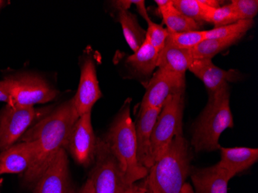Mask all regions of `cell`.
<instances>
[{
    "label": "cell",
    "mask_w": 258,
    "mask_h": 193,
    "mask_svg": "<svg viewBox=\"0 0 258 193\" xmlns=\"http://www.w3.org/2000/svg\"><path fill=\"white\" fill-rule=\"evenodd\" d=\"M8 78L11 90V106L44 104L54 99L56 91L43 78L33 75H19Z\"/></svg>",
    "instance_id": "7"
},
{
    "label": "cell",
    "mask_w": 258,
    "mask_h": 193,
    "mask_svg": "<svg viewBox=\"0 0 258 193\" xmlns=\"http://www.w3.org/2000/svg\"><path fill=\"white\" fill-rule=\"evenodd\" d=\"M220 149L221 159L217 164L234 175L247 170L258 160L257 149L220 147Z\"/></svg>",
    "instance_id": "17"
},
{
    "label": "cell",
    "mask_w": 258,
    "mask_h": 193,
    "mask_svg": "<svg viewBox=\"0 0 258 193\" xmlns=\"http://www.w3.org/2000/svg\"><path fill=\"white\" fill-rule=\"evenodd\" d=\"M172 6L185 17L197 23L207 21L211 7H207L201 0H172Z\"/></svg>",
    "instance_id": "24"
},
{
    "label": "cell",
    "mask_w": 258,
    "mask_h": 193,
    "mask_svg": "<svg viewBox=\"0 0 258 193\" xmlns=\"http://www.w3.org/2000/svg\"><path fill=\"white\" fill-rule=\"evenodd\" d=\"M146 187L143 185H136V191L134 193H146Z\"/></svg>",
    "instance_id": "33"
},
{
    "label": "cell",
    "mask_w": 258,
    "mask_h": 193,
    "mask_svg": "<svg viewBox=\"0 0 258 193\" xmlns=\"http://www.w3.org/2000/svg\"><path fill=\"white\" fill-rule=\"evenodd\" d=\"M204 40L205 31L201 30L183 33H169L166 39V45L179 49L191 50Z\"/></svg>",
    "instance_id": "25"
},
{
    "label": "cell",
    "mask_w": 258,
    "mask_h": 193,
    "mask_svg": "<svg viewBox=\"0 0 258 193\" xmlns=\"http://www.w3.org/2000/svg\"><path fill=\"white\" fill-rule=\"evenodd\" d=\"M169 33L167 29L164 28L157 23H153L152 20L148 22L146 39L159 53L166 46V39Z\"/></svg>",
    "instance_id": "27"
},
{
    "label": "cell",
    "mask_w": 258,
    "mask_h": 193,
    "mask_svg": "<svg viewBox=\"0 0 258 193\" xmlns=\"http://www.w3.org/2000/svg\"><path fill=\"white\" fill-rule=\"evenodd\" d=\"M78 193H95L92 182L89 178L87 179L86 182H85L83 186L81 187Z\"/></svg>",
    "instance_id": "30"
},
{
    "label": "cell",
    "mask_w": 258,
    "mask_h": 193,
    "mask_svg": "<svg viewBox=\"0 0 258 193\" xmlns=\"http://www.w3.org/2000/svg\"><path fill=\"white\" fill-rule=\"evenodd\" d=\"M37 145L34 141L16 144L0 153L1 173L25 172L35 160Z\"/></svg>",
    "instance_id": "14"
},
{
    "label": "cell",
    "mask_w": 258,
    "mask_h": 193,
    "mask_svg": "<svg viewBox=\"0 0 258 193\" xmlns=\"http://www.w3.org/2000/svg\"><path fill=\"white\" fill-rule=\"evenodd\" d=\"M179 193H195V191H194V188L191 186L190 184L188 183V182H185V183L182 185V188H181Z\"/></svg>",
    "instance_id": "32"
},
{
    "label": "cell",
    "mask_w": 258,
    "mask_h": 193,
    "mask_svg": "<svg viewBox=\"0 0 258 193\" xmlns=\"http://www.w3.org/2000/svg\"><path fill=\"white\" fill-rule=\"evenodd\" d=\"M195 193H227L230 180L235 176L218 164L190 172Z\"/></svg>",
    "instance_id": "16"
},
{
    "label": "cell",
    "mask_w": 258,
    "mask_h": 193,
    "mask_svg": "<svg viewBox=\"0 0 258 193\" xmlns=\"http://www.w3.org/2000/svg\"><path fill=\"white\" fill-rule=\"evenodd\" d=\"M97 146L98 139L93 129L90 112L76 120L70 132L65 149L69 151L78 165L88 167L95 162Z\"/></svg>",
    "instance_id": "8"
},
{
    "label": "cell",
    "mask_w": 258,
    "mask_h": 193,
    "mask_svg": "<svg viewBox=\"0 0 258 193\" xmlns=\"http://www.w3.org/2000/svg\"><path fill=\"white\" fill-rule=\"evenodd\" d=\"M78 118L72 98L60 104L22 136L21 142L34 141L37 145L35 160L23 175L26 185H35L57 152L65 149L70 132Z\"/></svg>",
    "instance_id": "1"
},
{
    "label": "cell",
    "mask_w": 258,
    "mask_h": 193,
    "mask_svg": "<svg viewBox=\"0 0 258 193\" xmlns=\"http://www.w3.org/2000/svg\"><path fill=\"white\" fill-rule=\"evenodd\" d=\"M237 21H239L238 17L230 4L210 10L206 22L213 23L215 28H218Z\"/></svg>",
    "instance_id": "26"
},
{
    "label": "cell",
    "mask_w": 258,
    "mask_h": 193,
    "mask_svg": "<svg viewBox=\"0 0 258 193\" xmlns=\"http://www.w3.org/2000/svg\"><path fill=\"white\" fill-rule=\"evenodd\" d=\"M192 59L189 50L166 45L159 53L157 67L159 69L185 75Z\"/></svg>",
    "instance_id": "19"
},
{
    "label": "cell",
    "mask_w": 258,
    "mask_h": 193,
    "mask_svg": "<svg viewBox=\"0 0 258 193\" xmlns=\"http://www.w3.org/2000/svg\"><path fill=\"white\" fill-rule=\"evenodd\" d=\"M101 90L97 78L96 68L92 59L85 60L81 67V78L78 91L73 98L78 116L91 112L93 106L101 98Z\"/></svg>",
    "instance_id": "12"
},
{
    "label": "cell",
    "mask_w": 258,
    "mask_h": 193,
    "mask_svg": "<svg viewBox=\"0 0 258 193\" xmlns=\"http://www.w3.org/2000/svg\"><path fill=\"white\" fill-rule=\"evenodd\" d=\"M2 175V173H1V168H0V175Z\"/></svg>",
    "instance_id": "36"
},
{
    "label": "cell",
    "mask_w": 258,
    "mask_h": 193,
    "mask_svg": "<svg viewBox=\"0 0 258 193\" xmlns=\"http://www.w3.org/2000/svg\"><path fill=\"white\" fill-rule=\"evenodd\" d=\"M203 4H205L207 7H211V8L217 9L220 7V1L217 0H201Z\"/></svg>",
    "instance_id": "31"
},
{
    "label": "cell",
    "mask_w": 258,
    "mask_h": 193,
    "mask_svg": "<svg viewBox=\"0 0 258 193\" xmlns=\"http://www.w3.org/2000/svg\"><path fill=\"white\" fill-rule=\"evenodd\" d=\"M183 110L184 93L172 96L162 107L151 138L154 162L165 153L175 136H182Z\"/></svg>",
    "instance_id": "6"
},
{
    "label": "cell",
    "mask_w": 258,
    "mask_h": 193,
    "mask_svg": "<svg viewBox=\"0 0 258 193\" xmlns=\"http://www.w3.org/2000/svg\"><path fill=\"white\" fill-rule=\"evenodd\" d=\"M1 184H2V179H0V187H1Z\"/></svg>",
    "instance_id": "35"
},
{
    "label": "cell",
    "mask_w": 258,
    "mask_h": 193,
    "mask_svg": "<svg viewBox=\"0 0 258 193\" xmlns=\"http://www.w3.org/2000/svg\"><path fill=\"white\" fill-rule=\"evenodd\" d=\"M253 24L254 22L253 20H239L224 27L205 30V40L236 39L239 40L252 28Z\"/></svg>",
    "instance_id": "22"
},
{
    "label": "cell",
    "mask_w": 258,
    "mask_h": 193,
    "mask_svg": "<svg viewBox=\"0 0 258 193\" xmlns=\"http://www.w3.org/2000/svg\"><path fill=\"white\" fill-rule=\"evenodd\" d=\"M237 41L238 40L236 39L204 40L189 51L194 59H212L214 56Z\"/></svg>",
    "instance_id": "23"
},
{
    "label": "cell",
    "mask_w": 258,
    "mask_h": 193,
    "mask_svg": "<svg viewBox=\"0 0 258 193\" xmlns=\"http://www.w3.org/2000/svg\"><path fill=\"white\" fill-rule=\"evenodd\" d=\"M4 1H1V0H0V7H2V5L3 4H4Z\"/></svg>",
    "instance_id": "34"
},
{
    "label": "cell",
    "mask_w": 258,
    "mask_h": 193,
    "mask_svg": "<svg viewBox=\"0 0 258 193\" xmlns=\"http://www.w3.org/2000/svg\"><path fill=\"white\" fill-rule=\"evenodd\" d=\"M161 110V108H140L139 117L135 124L138 161L148 170L155 163L151 149V138Z\"/></svg>",
    "instance_id": "13"
},
{
    "label": "cell",
    "mask_w": 258,
    "mask_h": 193,
    "mask_svg": "<svg viewBox=\"0 0 258 193\" xmlns=\"http://www.w3.org/2000/svg\"><path fill=\"white\" fill-rule=\"evenodd\" d=\"M118 20L126 42L135 53L146 40V31L139 25L136 16L128 10L118 11Z\"/></svg>",
    "instance_id": "21"
},
{
    "label": "cell",
    "mask_w": 258,
    "mask_h": 193,
    "mask_svg": "<svg viewBox=\"0 0 258 193\" xmlns=\"http://www.w3.org/2000/svg\"><path fill=\"white\" fill-rule=\"evenodd\" d=\"M33 193H75L66 149H60L34 185Z\"/></svg>",
    "instance_id": "11"
},
{
    "label": "cell",
    "mask_w": 258,
    "mask_h": 193,
    "mask_svg": "<svg viewBox=\"0 0 258 193\" xmlns=\"http://www.w3.org/2000/svg\"><path fill=\"white\" fill-rule=\"evenodd\" d=\"M233 115L230 106L228 84L209 94L207 106L194 125L191 145L196 152H214L221 146L219 139L227 128H232Z\"/></svg>",
    "instance_id": "3"
},
{
    "label": "cell",
    "mask_w": 258,
    "mask_h": 193,
    "mask_svg": "<svg viewBox=\"0 0 258 193\" xmlns=\"http://www.w3.org/2000/svg\"><path fill=\"white\" fill-rule=\"evenodd\" d=\"M37 115L33 107L7 104L0 111V152L14 146L21 139Z\"/></svg>",
    "instance_id": "10"
},
{
    "label": "cell",
    "mask_w": 258,
    "mask_h": 193,
    "mask_svg": "<svg viewBox=\"0 0 258 193\" xmlns=\"http://www.w3.org/2000/svg\"><path fill=\"white\" fill-rule=\"evenodd\" d=\"M159 54V52L146 38L139 50L127 58L126 63L136 73L147 76L151 75L157 67Z\"/></svg>",
    "instance_id": "20"
},
{
    "label": "cell",
    "mask_w": 258,
    "mask_h": 193,
    "mask_svg": "<svg viewBox=\"0 0 258 193\" xmlns=\"http://www.w3.org/2000/svg\"><path fill=\"white\" fill-rule=\"evenodd\" d=\"M185 75L159 69L146 85L141 107L161 108L170 97L185 93Z\"/></svg>",
    "instance_id": "9"
},
{
    "label": "cell",
    "mask_w": 258,
    "mask_h": 193,
    "mask_svg": "<svg viewBox=\"0 0 258 193\" xmlns=\"http://www.w3.org/2000/svg\"><path fill=\"white\" fill-rule=\"evenodd\" d=\"M88 178L95 193H134L136 185L127 183L118 161L108 145L98 139L94 168Z\"/></svg>",
    "instance_id": "5"
},
{
    "label": "cell",
    "mask_w": 258,
    "mask_h": 193,
    "mask_svg": "<svg viewBox=\"0 0 258 193\" xmlns=\"http://www.w3.org/2000/svg\"><path fill=\"white\" fill-rule=\"evenodd\" d=\"M230 5L239 20H253L257 14V0H233Z\"/></svg>",
    "instance_id": "28"
},
{
    "label": "cell",
    "mask_w": 258,
    "mask_h": 193,
    "mask_svg": "<svg viewBox=\"0 0 258 193\" xmlns=\"http://www.w3.org/2000/svg\"><path fill=\"white\" fill-rule=\"evenodd\" d=\"M131 100L125 101L103 140L119 164L127 183L134 185L147 176V168L138 161L135 123L131 117Z\"/></svg>",
    "instance_id": "4"
},
{
    "label": "cell",
    "mask_w": 258,
    "mask_h": 193,
    "mask_svg": "<svg viewBox=\"0 0 258 193\" xmlns=\"http://www.w3.org/2000/svg\"><path fill=\"white\" fill-rule=\"evenodd\" d=\"M189 145L182 136H175L162 156L149 169L146 193H179L190 175Z\"/></svg>",
    "instance_id": "2"
},
{
    "label": "cell",
    "mask_w": 258,
    "mask_h": 193,
    "mask_svg": "<svg viewBox=\"0 0 258 193\" xmlns=\"http://www.w3.org/2000/svg\"><path fill=\"white\" fill-rule=\"evenodd\" d=\"M0 102H6L9 105L12 104L10 84L7 78L0 81Z\"/></svg>",
    "instance_id": "29"
},
{
    "label": "cell",
    "mask_w": 258,
    "mask_h": 193,
    "mask_svg": "<svg viewBox=\"0 0 258 193\" xmlns=\"http://www.w3.org/2000/svg\"><path fill=\"white\" fill-rule=\"evenodd\" d=\"M205 84L209 94H213L224 84L240 79V75L235 70L224 71L215 66L212 59H192L189 70Z\"/></svg>",
    "instance_id": "15"
},
{
    "label": "cell",
    "mask_w": 258,
    "mask_h": 193,
    "mask_svg": "<svg viewBox=\"0 0 258 193\" xmlns=\"http://www.w3.org/2000/svg\"><path fill=\"white\" fill-rule=\"evenodd\" d=\"M155 3L169 33L197 31L200 29L199 23L182 15L172 6V0H156Z\"/></svg>",
    "instance_id": "18"
}]
</instances>
